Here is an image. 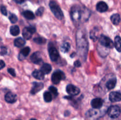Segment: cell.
<instances>
[{
    "instance_id": "1",
    "label": "cell",
    "mask_w": 121,
    "mask_h": 120,
    "mask_svg": "<svg viewBox=\"0 0 121 120\" xmlns=\"http://www.w3.org/2000/svg\"><path fill=\"white\" fill-rule=\"evenodd\" d=\"M77 43H78V52L79 54L82 55V56H86L87 52V41L86 40V37H82L81 34L80 35L78 36V40H77Z\"/></svg>"
},
{
    "instance_id": "2",
    "label": "cell",
    "mask_w": 121,
    "mask_h": 120,
    "mask_svg": "<svg viewBox=\"0 0 121 120\" xmlns=\"http://www.w3.org/2000/svg\"><path fill=\"white\" fill-rule=\"evenodd\" d=\"M49 7L51 11L54 16L58 19V20H62L63 18V14L61 11V8H60L59 5L54 1H51L49 4Z\"/></svg>"
},
{
    "instance_id": "3",
    "label": "cell",
    "mask_w": 121,
    "mask_h": 120,
    "mask_svg": "<svg viewBox=\"0 0 121 120\" xmlns=\"http://www.w3.org/2000/svg\"><path fill=\"white\" fill-rule=\"evenodd\" d=\"M109 116L112 118H117L121 114V108L118 105H113L110 107L107 111Z\"/></svg>"
},
{
    "instance_id": "4",
    "label": "cell",
    "mask_w": 121,
    "mask_h": 120,
    "mask_svg": "<svg viewBox=\"0 0 121 120\" xmlns=\"http://www.w3.org/2000/svg\"><path fill=\"white\" fill-rule=\"evenodd\" d=\"M99 42L102 45L108 48H112L114 47V44L111 39L105 35H101L99 39Z\"/></svg>"
},
{
    "instance_id": "5",
    "label": "cell",
    "mask_w": 121,
    "mask_h": 120,
    "mask_svg": "<svg viewBox=\"0 0 121 120\" xmlns=\"http://www.w3.org/2000/svg\"><path fill=\"white\" fill-rule=\"evenodd\" d=\"M65 78H66V76L64 72L60 70H57V71L54 72L52 75V81L54 84H58L61 80H65Z\"/></svg>"
},
{
    "instance_id": "6",
    "label": "cell",
    "mask_w": 121,
    "mask_h": 120,
    "mask_svg": "<svg viewBox=\"0 0 121 120\" xmlns=\"http://www.w3.org/2000/svg\"><path fill=\"white\" fill-rule=\"evenodd\" d=\"M70 14L72 20H74V21H77L80 20L82 15V11L80 7L76 5L72 7L71 9Z\"/></svg>"
},
{
    "instance_id": "7",
    "label": "cell",
    "mask_w": 121,
    "mask_h": 120,
    "mask_svg": "<svg viewBox=\"0 0 121 120\" xmlns=\"http://www.w3.org/2000/svg\"><path fill=\"white\" fill-rule=\"evenodd\" d=\"M36 31V29L34 27H26L22 30V35L26 40H30L32 35Z\"/></svg>"
},
{
    "instance_id": "8",
    "label": "cell",
    "mask_w": 121,
    "mask_h": 120,
    "mask_svg": "<svg viewBox=\"0 0 121 120\" xmlns=\"http://www.w3.org/2000/svg\"><path fill=\"white\" fill-rule=\"evenodd\" d=\"M66 91L69 95L75 96V95H78V94H79L80 91L78 87H76L73 85L69 84L66 87Z\"/></svg>"
},
{
    "instance_id": "9",
    "label": "cell",
    "mask_w": 121,
    "mask_h": 120,
    "mask_svg": "<svg viewBox=\"0 0 121 120\" xmlns=\"http://www.w3.org/2000/svg\"><path fill=\"white\" fill-rule=\"evenodd\" d=\"M48 53H49L50 58L51 60L53 62L56 61L59 57V53L58 51L54 47H52L48 49Z\"/></svg>"
},
{
    "instance_id": "10",
    "label": "cell",
    "mask_w": 121,
    "mask_h": 120,
    "mask_svg": "<svg viewBox=\"0 0 121 120\" xmlns=\"http://www.w3.org/2000/svg\"><path fill=\"white\" fill-rule=\"evenodd\" d=\"M109 97L111 102H119L121 101V93L118 91L112 92L110 93Z\"/></svg>"
},
{
    "instance_id": "11",
    "label": "cell",
    "mask_w": 121,
    "mask_h": 120,
    "mask_svg": "<svg viewBox=\"0 0 121 120\" xmlns=\"http://www.w3.org/2000/svg\"><path fill=\"white\" fill-rule=\"evenodd\" d=\"M32 62L36 64H40L42 62V58L41 56V54L39 52H35L33 53L30 57Z\"/></svg>"
},
{
    "instance_id": "12",
    "label": "cell",
    "mask_w": 121,
    "mask_h": 120,
    "mask_svg": "<svg viewBox=\"0 0 121 120\" xmlns=\"http://www.w3.org/2000/svg\"><path fill=\"white\" fill-rule=\"evenodd\" d=\"M33 87L31 90V94H35L41 91L43 88L44 84L41 82H33Z\"/></svg>"
},
{
    "instance_id": "13",
    "label": "cell",
    "mask_w": 121,
    "mask_h": 120,
    "mask_svg": "<svg viewBox=\"0 0 121 120\" xmlns=\"http://www.w3.org/2000/svg\"><path fill=\"white\" fill-rule=\"evenodd\" d=\"M103 104H104L103 100L101 98H97L92 100L91 102V105L94 109H99L102 107Z\"/></svg>"
},
{
    "instance_id": "14",
    "label": "cell",
    "mask_w": 121,
    "mask_h": 120,
    "mask_svg": "<svg viewBox=\"0 0 121 120\" xmlns=\"http://www.w3.org/2000/svg\"><path fill=\"white\" fill-rule=\"evenodd\" d=\"M5 100L8 103H14L17 100V96L12 92H8L5 95Z\"/></svg>"
},
{
    "instance_id": "15",
    "label": "cell",
    "mask_w": 121,
    "mask_h": 120,
    "mask_svg": "<svg viewBox=\"0 0 121 120\" xmlns=\"http://www.w3.org/2000/svg\"><path fill=\"white\" fill-rule=\"evenodd\" d=\"M96 9L100 12H105L108 9V6L104 1H100L97 4Z\"/></svg>"
},
{
    "instance_id": "16",
    "label": "cell",
    "mask_w": 121,
    "mask_h": 120,
    "mask_svg": "<svg viewBox=\"0 0 121 120\" xmlns=\"http://www.w3.org/2000/svg\"><path fill=\"white\" fill-rule=\"evenodd\" d=\"M30 52V48L29 47H26V48H23L22 50L20 51V54L18 55V59L20 61H22L24 59L26 58L28 55L29 54Z\"/></svg>"
},
{
    "instance_id": "17",
    "label": "cell",
    "mask_w": 121,
    "mask_h": 120,
    "mask_svg": "<svg viewBox=\"0 0 121 120\" xmlns=\"http://www.w3.org/2000/svg\"><path fill=\"white\" fill-rule=\"evenodd\" d=\"M32 75L37 80H43L44 78V74L41 70H34L32 73Z\"/></svg>"
},
{
    "instance_id": "18",
    "label": "cell",
    "mask_w": 121,
    "mask_h": 120,
    "mask_svg": "<svg viewBox=\"0 0 121 120\" xmlns=\"http://www.w3.org/2000/svg\"><path fill=\"white\" fill-rule=\"evenodd\" d=\"M117 84V79L116 78H111L106 82V87L108 89H112L115 88Z\"/></svg>"
},
{
    "instance_id": "19",
    "label": "cell",
    "mask_w": 121,
    "mask_h": 120,
    "mask_svg": "<svg viewBox=\"0 0 121 120\" xmlns=\"http://www.w3.org/2000/svg\"><path fill=\"white\" fill-rule=\"evenodd\" d=\"M14 45L17 47H22L26 44V41L22 38H17L14 40Z\"/></svg>"
},
{
    "instance_id": "20",
    "label": "cell",
    "mask_w": 121,
    "mask_h": 120,
    "mask_svg": "<svg viewBox=\"0 0 121 120\" xmlns=\"http://www.w3.org/2000/svg\"><path fill=\"white\" fill-rule=\"evenodd\" d=\"M111 20L113 24L118 25L121 22V16L119 14H115L111 16Z\"/></svg>"
},
{
    "instance_id": "21",
    "label": "cell",
    "mask_w": 121,
    "mask_h": 120,
    "mask_svg": "<svg viewBox=\"0 0 121 120\" xmlns=\"http://www.w3.org/2000/svg\"><path fill=\"white\" fill-rule=\"evenodd\" d=\"M41 71L44 74H48L52 71V66L49 64H44L41 68Z\"/></svg>"
},
{
    "instance_id": "22",
    "label": "cell",
    "mask_w": 121,
    "mask_h": 120,
    "mask_svg": "<svg viewBox=\"0 0 121 120\" xmlns=\"http://www.w3.org/2000/svg\"><path fill=\"white\" fill-rule=\"evenodd\" d=\"M114 47L118 52H121V38L119 36H117L115 38Z\"/></svg>"
},
{
    "instance_id": "23",
    "label": "cell",
    "mask_w": 121,
    "mask_h": 120,
    "mask_svg": "<svg viewBox=\"0 0 121 120\" xmlns=\"http://www.w3.org/2000/svg\"><path fill=\"white\" fill-rule=\"evenodd\" d=\"M10 33L13 36H17L20 34V28L18 27V26H11L10 27Z\"/></svg>"
},
{
    "instance_id": "24",
    "label": "cell",
    "mask_w": 121,
    "mask_h": 120,
    "mask_svg": "<svg viewBox=\"0 0 121 120\" xmlns=\"http://www.w3.org/2000/svg\"><path fill=\"white\" fill-rule=\"evenodd\" d=\"M22 15L27 20H33L35 18L34 14L31 11H25L22 12Z\"/></svg>"
},
{
    "instance_id": "25",
    "label": "cell",
    "mask_w": 121,
    "mask_h": 120,
    "mask_svg": "<svg viewBox=\"0 0 121 120\" xmlns=\"http://www.w3.org/2000/svg\"><path fill=\"white\" fill-rule=\"evenodd\" d=\"M70 48V44L68 42H65L64 44H63L60 47L61 51L65 53L69 51Z\"/></svg>"
},
{
    "instance_id": "26",
    "label": "cell",
    "mask_w": 121,
    "mask_h": 120,
    "mask_svg": "<svg viewBox=\"0 0 121 120\" xmlns=\"http://www.w3.org/2000/svg\"><path fill=\"white\" fill-rule=\"evenodd\" d=\"M44 100L46 102H50L52 101V94L49 92H45L44 93Z\"/></svg>"
},
{
    "instance_id": "27",
    "label": "cell",
    "mask_w": 121,
    "mask_h": 120,
    "mask_svg": "<svg viewBox=\"0 0 121 120\" xmlns=\"http://www.w3.org/2000/svg\"><path fill=\"white\" fill-rule=\"evenodd\" d=\"M34 41L39 44H44L46 42V40L42 37H37L34 38Z\"/></svg>"
},
{
    "instance_id": "28",
    "label": "cell",
    "mask_w": 121,
    "mask_h": 120,
    "mask_svg": "<svg viewBox=\"0 0 121 120\" xmlns=\"http://www.w3.org/2000/svg\"><path fill=\"white\" fill-rule=\"evenodd\" d=\"M9 21H10V22L13 24L15 23V22L18 21L17 16L15 14H10V15H9Z\"/></svg>"
},
{
    "instance_id": "29",
    "label": "cell",
    "mask_w": 121,
    "mask_h": 120,
    "mask_svg": "<svg viewBox=\"0 0 121 120\" xmlns=\"http://www.w3.org/2000/svg\"><path fill=\"white\" fill-rule=\"evenodd\" d=\"M7 53V49L5 47H0V55H5Z\"/></svg>"
},
{
    "instance_id": "30",
    "label": "cell",
    "mask_w": 121,
    "mask_h": 120,
    "mask_svg": "<svg viewBox=\"0 0 121 120\" xmlns=\"http://www.w3.org/2000/svg\"><path fill=\"white\" fill-rule=\"evenodd\" d=\"M49 90L52 93H53L55 96L58 95V92H57V89L56 88H55L54 87H49Z\"/></svg>"
},
{
    "instance_id": "31",
    "label": "cell",
    "mask_w": 121,
    "mask_h": 120,
    "mask_svg": "<svg viewBox=\"0 0 121 120\" xmlns=\"http://www.w3.org/2000/svg\"><path fill=\"white\" fill-rule=\"evenodd\" d=\"M44 12V8L43 7H40L36 11V15L37 16H41Z\"/></svg>"
},
{
    "instance_id": "32",
    "label": "cell",
    "mask_w": 121,
    "mask_h": 120,
    "mask_svg": "<svg viewBox=\"0 0 121 120\" xmlns=\"http://www.w3.org/2000/svg\"><path fill=\"white\" fill-rule=\"evenodd\" d=\"M0 10H1V13H2L4 15H7V11L5 7H4V6H1V8H0Z\"/></svg>"
},
{
    "instance_id": "33",
    "label": "cell",
    "mask_w": 121,
    "mask_h": 120,
    "mask_svg": "<svg viewBox=\"0 0 121 120\" xmlns=\"http://www.w3.org/2000/svg\"><path fill=\"white\" fill-rule=\"evenodd\" d=\"M8 72L12 75L13 76H15V72L13 68H8Z\"/></svg>"
},
{
    "instance_id": "34",
    "label": "cell",
    "mask_w": 121,
    "mask_h": 120,
    "mask_svg": "<svg viewBox=\"0 0 121 120\" xmlns=\"http://www.w3.org/2000/svg\"><path fill=\"white\" fill-rule=\"evenodd\" d=\"M5 66V62H4L2 60H0V70L2 69V68H4Z\"/></svg>"
},
{
    "instance_id": "35",
    "label": "cell",
    "mask_w": 121,
    "mask_h": 120,
    "mask_svg": "<svg viewBox=\"0 0 121 120\" xmlns=\"http://www.w3.org/2000/svg\"><path fill=\"white\" fill-rule=\"evenodd\" d=\"M74 67H80V65H81V63H80V61L78 60V61H76L75 62H74Z\"/></svg>"
},
{
    "instance_id": "36",
    "label": "cell",
    "mask_w": 121,
    "mask_h": 120,
    "mask_svg": "<svg viewBox=\"0 0 121 120\" xmlns=\"http://www.w3.org/2000/svg\"><path fill=\"white\" fill-rule=\"evenodd\" d=\"M14 1L17 4H21L24 1V0H14Z\"/></svg>"
},
{
    "instance_id": "37",
    "label": "cell",
    "mask_w": 121,
    "mask_h": 120,
    "mask_svg": "<svg viewBox=\"0 0 121 120\" xmlns=\"http://www.w3.org/2000/svg\"><path fill=\"white\" fill-rule=\"evenodd\" d=\"M37 120L36 119H34V118H32V119H31V120Z\"/></svg>"
}]
</instances>
